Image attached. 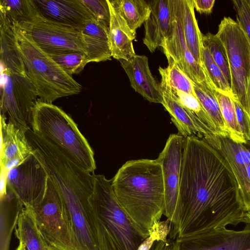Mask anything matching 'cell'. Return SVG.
<instances>
[{
    "label": "cell",
    "instance_id": "obj_15",
    "mask_svg": "<svg viewBox=\"0 0 250 250\" xmlns=\"http://www.w3.org/2000/svg\"><path fill=\"white\" fill-rule=\"evenodd\" d=\"M218 150L229 163L237 181L244 209L250 211V141L237 143L227 136H218Z\"/></svg>",
    "mask_w": 250,
    "mask_h": 250
},
{
    "label": "cell",
    "instance_id": "obj_13",
    "mask_svg": "<svg viewBox=\"0 0 250 250\" xmlns=\"http://www.w3.org/2000/svg\"><path fill=\"white\" fill-rule=\"evenodd\" d=\"M162 47L167 61L175 63L193 83H201L207 79L202 65L196 61L187 44L178 0H171L170 27Z\"/></svg>",
    "mask_w": 250,
    "mask_h": 250
},
{
    "label": "cell",
    "instance_id": "obj_4",
    "mask_svg": "<svg viewBox=\"0 0 250 250\" xmlns=\"http://www.w3.org/2000/svg\"><path fill=\"white\" fill-rule=\"evenodd\" d=\"M91 218L98 250H137L146 237L117 200L112 179L93 174Z\"/></svg>",
    "mask_w": 250,
    "mask_h": 250
},
{
    "label": "cell",
    "instance_id": "obj_33",
    "mask_svg": "<svg viewBox=\"0 0 250 250\" xmlns=\"http://www.w3.org/2000/svg\"><path fill=\"white\" fill-rule=\"evenodd\" d=\"M161 81L167 85L169 91L175 95L183 106L195 114L217 135L215 127L211 119L202 106L196 95L174 89L171 88L164 81L161 80Z\"/></svg>",
    "mask_w": 250,
    "mask_h": 250
},
{
    "label": "cell",
    "instance_id": "obj_23",
    "mask_svg": "<svg viewBox=\"0 0 250 250\" xmlns=\"http://www.w3.org/2000/svg\"><path fill=\"white\" fill-rule=\"evenodd\" d=\"M178 0L181 22L187 44L196 61L201 64L204 47L203 34L195 18L193 0Z\"/></svg>",
    "mask_w": 250,
    "mask_h": 250
},
{
    "label": "cell",
    "instance_id": "obj_2",
    "mask_svg": "<svg viewBox=\"0 0 250 250\" xmlns=\"http://www.w3.org/2000/svg\"><path fill=\"white\" fill-rule=\"evenodd\" d=\"M34 154L58 190L83 250H98L91 218L93 174L79 167L56 146L37 135L29 140Z\"/></svg>",
    "mask_w": 250,
    "mask_h": 250
},
{
    "label": "cell",
    "instance_id": "obj_38",
    "mask_svg": "<svg viewBox=\"0 0 250 250\" xmlns=\"http://www.w3.org/2000/svg\"><path fill=\"white\" fill-rule=\"evenodd\" d=\"M150 250H179V243L177 239L167 238L166 240L156 241Z\"/></svg>",
    "mask_w": 250,
    "mask_h": 250
},
{
    "label": "cell",
    "instance_id": "obj_10",
    "mask_svg": "<svg viewBox=\"0 0 250 250\" xmlns=\"http://www.w3.org/2000/svg\"><path fill=\"white\" fill-rule=\"evenodd\" d=\"M14 22L24 34L47 53L85 52L80 29L65 27L49 21L40 14L37 9L26 21Z\"/></svg>",
    "mask_w": 250,
    "mask_h": 250
},
{
    "label": "cell",
    "instance_id": "obj_31",
    "mask_svg": "<svg viewBox=\"0 0 250 250\" xmlns=\"http://www.w3.org/2000/svg\"><path fill=\"white\" fill-rule=\"evenodd\" d=\"M202 43L204 47L206 48L214 61L220 67L228 82L231 83V75L225 48L216 34L208 33L203 34Z\"/></svg>",
    "mask_w": 250,
    "mask_h": 250
},
{
    "label": "cell",
    "instance_id": "obj_32",
    "mask_svg": "<svg viewBox=\"0 0 250 250\" xmlns=\"http://www.w3.org/2000/svg\"><path fill=\"white\" fill-rule=\"evenodd\" d=\"M68 74L72 76L80 73L89 62L84 52L70 51L47 53Z\"/></svg>",
    "mask_w": 250,
    "mask_h": 250
},
{
    "label": "cell",
    "instance_id": "obj_7",
    "mask_svg": "<svg viewBox=\"0 0 250 250\" xmlns=\"http://www.w3.org/2000/svg\"><path fill=\"white\" fill-rule=\"evenodd\" d=\"M12 21L17 48L39 100L52 103L59 98L80 93L83 89L82 85Z\"/></svg>",
    "mask_w": 250,
    "mask_h": 250
},
{
    "label": "cell",
    "instance_id": "obj_14",
    "mask_svg": "<svg viewBox=\"0 0 250 250\" xmlns=\"http://www.w3.org/2000/svg\"><path fill=\"white\" fill-rule=\"evenodd\" d=\"M176 239L179 250H250V225L240 230L220 228Z\"/></svg>",
    "mask_w": 250,
    "mask_h": 250
},
{
    "label": "cell",
    "instance_id": "obj_36",
    "mask_svg": "<svg viewBox=\"0 0 250 250\" xmlns=\"http://www.w3.org/2000/svg\"><path fill=\"white\" fill-rule=\"evenodd\" d=\"M236 13V21L241 26L250 41V0H232Z\"/></svg>",
    "mask_w": 250,
    "mask_h": 250
},
{
    "label": "cell",
    "instance_id": "obj_34",
    "mask_svg": "<svg viewBox=\"0 0 250 250\" xmlns=\"http://www.w3.org/2000/svg\"><path fill=\"white\" fill-rule=\"evenodd\" d=\"M170 231V223L168 219L156 222L151 229L149 235L141 244L137 250H150L156 241L167 240Z\"/></svg>",
    "mask_w": 250,
    "mask_h": 250
},
{
    "label": "cell",
    "instance_id": "obj_40",
    "mask_svg": "<svg viewBox=\"0 0 250 250\" xmlns=\"http://www.w3.org/2000/svg\"><path fill=\"white\" fill-rule=\"evenodd\" d=\"M0 198L7 194V171L5 167L0 166Z\"/></svg>",
    "mask_w": 250,
    "mask_h": 250
},
{
    "label": "cell",
    "instance_id": "obj_46",
    "mask_svg": "<svg viewBox=\"0 0 250 250\" xmlns=\"http://www.w3.org/2000/svg\"></svg>",
    "mask_w": 250,
    "mask_h": 250
},
{
    "label": "cell",
    "instance_id": "obj_27",
    "mask_svg": "<svg viewBox=\"0 0 250 250\" xmlns=\"http://www.w3.org/2000/svg\"><path fill=\"white\" fill-rule=\"evenodd\" d=\"M215 96L227 128L229 137L237 143H246L247 141L244 139L238 124L235 108L232 98L216 90Z\"/></svg>",
    "mask_w": 250,
    "mask_h": 250
},
{
    "label": "cell",
    "instance_id": "obj_26",
    "mask_svg": "<svg viewBox=\"0 0 250 250\" xmlns=\"http://www.w3.org/2000/svg\"><path fill=\"white\" fill-rule=\"evenodd\" d=\"M110 2L130 30L136 34V29L144 23L151 12L149 5L146 0H111Z\"/></svg>",
    "mask_w": 250,
    "mask_h": 250
},
{
    "label": "cell",
    "instance_id": "obj_29",
    "mask_svg": "<svg viewBox=\"0 0 250 250\" xmlns=\"http://www.w3.org/2000/svg\"><path fill=\"white\" fill-rule=\"evenodd\" d=\"M168 64L166 68H159L161 80L174 89L196 95L193 82L173 62L168 61Z\"/></svg>",
    "mask_w": 250,
    "mask_h": 250
},
{
    "label": "cell",
    "instance_id": "obj_21",
    "mask_svg": "<svg viewBox=\"0 0 250 250\" xmlns=\"http://www.w3.org/2000/svg\"><path fill=\"white\" fill-rule=\"evenodd\" d=\"M107 1L110 13L108 35L112 57L117 60H128L136 55L132 41L136 34L130 30L110 0Z\"/></svg>",
    "mask_w": 250,
    "mask_h": 250
},
{
    "label": "cell",
    "instance_id": "obj_44",
    "mask_svg": "<svg viewBox=\"0 0 250 250\" xmlns=\"http://www.w3.org/2000/svg\"><path fill=\"white\" fill-rule=\"evenodd\" d=\"M47 250H66L54 246L47 245Z\"/></svg>",
    "mask_w": 250,
    "mask_h": 250
},
{
    "label": "cell",
    "instance_id": "obj_42",
    "mask_svg": "<svg viewBox=\"0 0 250 250\" xmlns=\"http://www.w3.org/2000/svg\"><path fill=\"white\" fill-rule=\"evenodd\" d=\"M23 161L19 159H12L8 160L3 166L7 171L14 168L21 164Z\"/></svg>",
    "mask_w": 250,
    "mask_h": 250
},
{
    "label": "cell",
    "instance_id": "obj_1",
    "mask_svg": "<svg viewBox=\"0 0 250 250\" xmlns=\"http://www.w3.org/2000/svg\"><path fill=\"white\" fill-rule=\"evenodd\" d=\"M177 214V238L249 224L227 161L218 150L195 136L185 138Z\"/></svg>",
    "mask_w": 250,
    "mask_h": 250
},
{
    "label": "cell",
    "instance_id": "obj_18",
    "mask_svg": "<svg viewBox=\"0 0 250 250\" xmlns=\"http://www.w3.org/2000/svg\"><path fill=\"white\" fill-rule=\"evenodd\" d=\"M118 61L136 92L149 102L162 104L161 86L151 73L147 57L136 55L128 60Z\"/></svg>",
    "mask_w": 250,
    "mask_h": 250
},
{
    "label": "cell",
    "instance_id": "obj_25",
    "mask_svg": "<svg viewBox=\"0 0 250 250\" xmlns=\"http://www.w3.org/2000/svg\"><path fill=\"white\" fill-rule=\"evenodd\" d=\"M195 95L211 119L217 136L229 137L227 128L215 96V89L207 79L201 83H194Z\"/></svg>",
    "mask_w": 250,
    "mask_h": 250
},
{
    "label": "cell",
    "instance_id": "obj_17",
    "mask_svg": "<svg viewBox=\"0 0 250 250\" xmlns=\"http://www.w3.org/2000/svg\"><path fill=\"white\" fill-rule=\"evenodd\" d=\"M160 84L163 99L162 104L170 114L179 134L185 138L195 136L211 146L216 145L218 142L217 136L198 125L193 120L197 116L183 106L163 82L161 81Z\"/></svg>",
    "mask_w": 250,
    "mask_h": 250
},
{
    "label": "cell",
    "instance_id": "obj_37",
    "mask_svg": "<svg viewBox=\"0 0 250 250\" xmlns=\"http://www.w3.org/2000/svg\"><path fill=\"white\" fill-rule=\"evenodd\" d=\"M235 108L237 121L240 129L246 141H250V121L248 115L239 103L235 99L232 98Z\"/></svg>",
    "mask_w": 250,
    "mask_h": 250
},
{
    "label": "cell",
    "instance_id": "obj_5",
    "mask_svg": "<svg viewBox=\"0 0 250 250\" xmlns=\"http://www.w3.org/2000/svg\"><path fill=\"white\" fill-rule=\"evenodd\" d=\"M0 51V115L26 132L31 129L32 112L38 101L37 90L16 45L3 44Z\"/></svg>",
    "mask_w": 250,
    "mask_h": 250
},
{
    "label": "cell",
    "instance_id": "obj_16",
    "mask_svg": "<svg viewBox=\"0 0 250 250\" xmlns=\"http://www.w3.org/2000/svg\"><path fill=\"white\" fill-rule=\"evenodd\" d=\"M40 14L61 25L80 29L94 18L81 0H33Z\"/></svg>",
    "mask_w": 250,
    "mask_h": 250
},
{
    "label": "cell",
    "instance_id": "obj_11",
    "mask_svg": "<svg viewBox=\"0 0 250 250\" xmlns=\"http://www.w3.org/2000/svg\"><path fill=\"white\" fill-rule=\"evenodd\" d=\"M185 138L179 134H170L165 147L156 159L160 164L165 187L164 214L170 223L168 238L176 239L179 229L177 205L182 170Z\"/></svg>",
    "mask_w": 250,
    "mask_h": 250
},
{
    "label": "cell",
    "instance_id": "obj_22",
    "mask_svg": "<svg viewBox=\"0 0 250 250\" xmlns=\"http://www.w3.org/2000/svg\"><path fill=\"white\" fill-rule=\"evenodd\" d=\"M80 30L90 62L111 59L108 28L93 18L86 21Z\"/></svg>",
    "mask_w": 250,
    "mask_h": 250
},
{
    "label": "cell",
    "instance_id": "obj_20",
    "mask_svg": "<svg viewBox=\"0 0 250 250\" xmlns=\"http://www.w3.org/2000/svg\"><path fill=\"white\" fill-rule=\"evenodd\" d=\"M32 153L26 132L0 115V166L15 158L24 161Z\"/></svg>",
    "mask_w": 250,
    "mask_h": 250
},
{
    "label": "cell",
    "instance_id": "obj_19",
    "mask_svg": "<svg viewBox=\"0 0 250 250\" xmlns=\"http://www.w3.org/2000/svg\"><path fill=\"white\" fill-rule=\"evenodd\" d=\"M151 12L144 22L145 30L143 43L150 52L162 47L170 27L171 0L147 1Z\"/></svg>",
    "mask_w": 250,
    "mask_h": 250
},
{
    "label": "cell",
    "instance_id": "obj_28",
    "mask_svg": "<svg viewBox=\"0 0 250 250\" xmlns=\"http://www.w3.org/2000/svg\"><path fill=\"white\" fill-rule=\"evenodd\" d=\"M201 64L207 78L215 90L233 98L229 83L208 50L204 47L202 51Z\"/></svg>",
    "mask_w": 250,
    "mask_h": 250
},
{
    "label": "cell",
    "instance_id": "obj_39",
    "mask_svg": "<svg viewBox=\"0 0 250 250\" xmlns=\"http://www.w3.org/2000/svg\"><path fill=\"white\" fill-rule=\"evenodd\" d=\"M194 9L201 14H209L211 13L214 0H193Z\"/></svg>",
    "mask_w": 250,
    "mask_h": 250
},
{
    "label": "cell",
    "instance_id": "obj_9",
    "mask_svg": "<svg viewBox=\"0 0 250 250\" xmlns=\"http://www.w3.org/2000/svg\"><path fill=\"white\" fill-rule=\"evenodd\" d=\"M216 35L227 52L233 98L239 102L246 111L247 82L250 71V41L239 22L230 17H225L221 20Z\"/></svg>",
    "mask_w": 250,
    "mask_h": 250
},
{
    "label": "cell",
    "instance_id": "obj_43",
    "mask_svg": "<svg viewBox=\"0 0 250 250\" xmlns=\"http://www.w3.org/2000/svg\"><path fill=\"white\" fill-rule=\"evenodd\" d=\"M16 250H26L25 247L21 241H19V244Z\"/></svg>",
    "mask_w": 250,
    "mask_h": 250
},
{
    "label": "cell",
    "instance_id": "obj_24",
    "mask_svg": "<svg viewBox=\"0 0 250 250\" xmlns=\"http://www.w3.org/2000/svg\"><path fill=\"white\" fill-rule=\"evenodd\" d=\"M15 234L26 250H47V244L39 230L30 206H23L15 227Z\"/></svg>",
    "mask_w": 250,
    "mask_h": 250
},
{
    "label": "cell",
    "instance_id": "obj_6",
    "mask_svg": "<svg viewBox=\"0 0 250 250\" xmlns=\"http://www.w3.org/2000/svg\"><path fill=\"white\" fill-rule=\"evenodd\" d=\"M31 129L81 168L94 173L96 166L92 149L72 118L61 108L38 100L32 112Z\"/></svg>",
    "mask_w": 250,
    "mask_h": 250
},
{
    "label": "cell",
    "instance_id": "obj_35",
    "mask_svg": "<svg viewBox=\"0 0 250 250\" xmlns=\"http://www.w3.org/2000/svg\"><path fill=\"white\" fill-rule=\"evenodd\" d=\"M93 17L107 28H109L110 13L107 0H81Z\"/></svg>",
    "mask_w": 250,
    "mask_h": 250
},
{
    "label": "cell",
    "instance_id": "obj_30",
    "mask_svg": "<svg viewBox=\"0 0 250 250\" xmlns=\"http://www.w3.org/2000/svg\"><path fill=\"white\" fill-rule=\"evenodd\" d=\"M36 11L33 0H0V13L16 22L19 23L26 21Z\"/></svg>",
    "mask_w": 250,
    "mask_h": 250
},
{
    "label": "cell",
    "instance_id": "obj_12",
    "mask_svg": "<svg viewBox=\"0 0 250 250\" xmlns=\"http://www.w3.org/2000/svg\"><path fill=\"white\" fill-rule=\"evenodd\" d=\"M48 176L33 151L20 165L7 173V189L23 206H32L44 196Z\"/></svg>",
    "mask_w": 250,
    "mask_h": 250
},
{
    "label": "cell",
    "instance_id": "obj_8",
    "mask_svg": "<svg viewBox=\"0 0 250 250\" xmlns=\"http://www.w3.org/2000/svg\"><path fill=\"white\" fill-rule=\"evenodd\" d=\"M30 207L47 245L66 250H83L67 209L49 177L44 196Z\"/></svg>",
    "mask_w": 250,
    "mask_h": 250
},
{
    "label": "cell",
    "instance_id": "obj_41",
    "mask_svg": "<svg viewBox=\"0 0 250 250\" xmlns=\"http://www.w3.org/2000/svg\"><path fill=\"white\" fill-rule=\"evenodd\" d=\"M247 109L246 113L250 121V71L248 77L246 87Z\"/></svg>",
    "mask_w": 250,
    "mask_h": 250
},
{
    "label": "cell",
    "instance_id": "obj_3",
    "mask_svg": "<svg viewBox=\"0 0 250 250\" xmlns=\"http://www.w3.org/2000/svg\"><path fill=\"white\" fill-rule=\"evenodd\" d=\"M112 188L122 207L147 237L165 210V187L160 164L156 159L128 161L112 179Z\"/></svg>",
    "mask_w": 250,
    "mask_h": 250
},
{
    "label": "cell",
    "instance_id": "obj_45",
    "mask_svg": "<svg viewBox=\"0 0 250 250\" xmlns=\"http://www.w3.org/2000/svg\"><path fill=\"white\" fill-rule=\"evenodd\" d=\"M246 216L249 221V224L250 225V211L246 212Z\"/></svg>",
    "mask_w": 250,
    "mask_h": 250
}]
</instances>
